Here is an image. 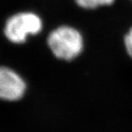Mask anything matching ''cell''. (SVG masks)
<instances>
[{
    "mask_svg": "<svg viewBox=\"0 0 132 132\" xmlns=\"http://www.w3.org/2000/svg\"><path fill=\"white\" fill-rule=\"evenodd\" d=\"M79 8L85 10H95L101 8L110 7L117 0H74Z\"/></svg>",
    "mask_w": 132,
    "mask_h": 132,
    "instance_id": "cell-4",
    "label": "cell"
},
{
    "mask_svg": "<svg viewBox=\"0 0 132 132\" xmlns=\"http://www.w3.org/2000/svg\"><path fill=\"white\" fill-rule=\"evenodd\" d=\"M129 1H130V2L132 3V0H129Z\"/></svg>",
    "mask_w": 132,
    "mask_h": 132,
    "instance_id": "cell-6",
    "label": "cell"
},
{
    "mask_svg": "<svg viewBox=\"0 0 132 132\" xmlns=\"http://www.w3.org/2000/svg\"><path fill=\"white\" fill-rule=\"evenodd\" d=\"M123 44L126 55L130 57V59H132V26L126 31V33L123 35Z\"/></svg>",
    "mask_w": 132,
    "mask_h": 132,
    "instance_id": "cell-5",
    "label": "cell"
},
{
    "mask_svg": "<svg viewBox=\"0 0 132 132\" xmlns=\"http://www.w3.org/2000/svg\"><path fill=\"white\" fill-rule=\"evenodd\" d=\"M46 41L52 56L64 62L76 59L85 50V38L82 32L70 24H60L50 30Z\"/></svg>",
    "mask_w": 132,
    "mask_h": 132,
    "instance_id": "cell-1",
    "label": "cell"
},
{
    "mask_svg": "<svg viewBox=\"0 0 132 132\" xmlns=\"http://www.w3.org/2000/svg\"><path fill=\"white\" fill-rule=\"evenodd\" d=\"M44 28V21L40 15L34 10H24L7 17L3 28V34L9 43L22 46L31 38L41 34Z\"/></svg>",
    "mask_w": 132,
    "mask_h": 132,
    "instance_id": "cell-2",
    "label": "cell"
},
{
    "mask_svg": "<svg viewBox=\"0 0 132 132\" xmlns=\"http://www.w3.org/2000/svg\"><path fill=\"white\" fill-rule=\"evenodd\" d=\"M26 83L19 74L7 66H0V99L15 101L23 96Z\"/></svg>",
    "mask_w": 132,
    "mask_h": 132,
    "instance_id": "cell-3",
    "label": "cell"
}]
</instances>
